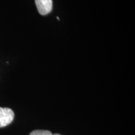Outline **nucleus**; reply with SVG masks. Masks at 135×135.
I'll return each instance as SVG.
<instances>
[{
  "label": "nucleus",
  "mask_w": 135,
  "mask_h": 135,
  "mask_svg": "<svg viewBox=\"0 0 135 135\" xmlns=\"http://www.w3.org/2000/svg\"><path fill=\"white\" fill-rule=\"evenodd\" d=\"M15 113L11 109L0 107V128L5 127L12 123Z\"/></svg>",
  "instance_id": "1"
},
{
  "label": "nucleus",
  "mask_w": 135,
  "mask_h": 135,
  "mask_svg": "<svg viewBox=\"0 0 135 135\" xmlns=\"http://www.w3.org/2000/svg\"><path fill=\"white\" fill-rule=\"evenodd\" d=\"M35 3L39 13L43 16L49 14L53 9L52 0H35Z\"/></svg>",
  "instance_id": "2"
},
{
  "label": "nucleus",
  "mask_w": 135,
  "mask_h": 135,
  "mask_svg": "<svg viewBox=\"0 0 135 135\" xmlns=\"http://www.w3.org/2000/svg\"><path fill=\"white\" fill-rule=\"evenodd\" d=\"M29 135H61L60 134H53L50 131L43 130V129H36L31 131Z\"/></svg>",
  "instance_id": "3"
}]
</instances>
